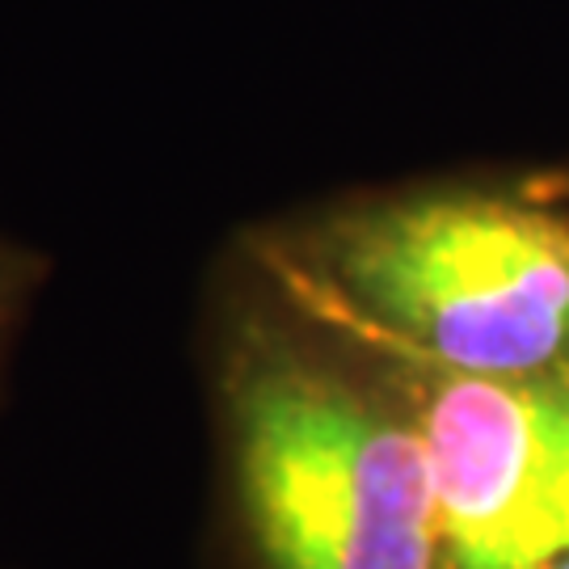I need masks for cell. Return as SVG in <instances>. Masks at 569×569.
Returning a JSON list of instances; mask_svg holds the SVG:
<instances>
[{"mask_svg": "<svg viewBox=\"0 0 569 569\" xmlns=\"http://www.w3.org/2000/svg\"><path fill=\"white\" fill-rule=\"evenodd\" d=\"M228 430L262 569H448L427 435L392 363L258 333L228 380Z\"/></svg>", "mask_w": 569, "mask_h": 569, "instance_id": "cell-2", "label": "cell"}, {"mask_svg": "<svg viewBox=\"0 0 569 569\" xmlns=\"http://www.w3.org/2000/svg\"><path fill=\"white\" fill-rule=\"evenodd\" d=\"M291 279L333 338L376 359L569 388V169L342 207Z\"/></svg>", "mask_w": 569, "mask_h": 569, "instance_id": "cell-1", "label": "cell"}, {"mask_svg": "<svg viewBox=\"0 0 569 569\" xmlns=\"http://www.w3.org/2000/svg\"><path fill=\"white\" fill-rule=\"evenodd\" d=\"M392 367L427 435L448 569L569 557V388Z\"/></svg>", "mask_w": 569, "mask_h": 569, "instance_id": "cell-3", "label": "cell"}, {"mask_svg": "<svg viewBox=\"0 0 569 569\" xmlns=\"http://www.w3.org/2000/svg\"><path fill=\"white\" fill-rule=\"evenodd\" d=\"M545 569H569V557H561V561H552V566H545Z\"/></svg>", "mask_w": 569, "mask_h": 569, "instance_id": "cell-4", "label": "cell"}]
</instances>
